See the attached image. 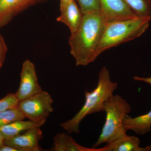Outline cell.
<instances>
[{
	"label": "cell",
	"instance_id": "9a60e30c",
	"mask_svg": "<svg viewBox=\"0 0 151 151\" xmlns=\"http://www.w3.org/2000/svg\"><path fill=\"white\" fill-rule=\"evenodd\" d=\"M130 8L140 17L151 18L150 0H124Z\"/></svg>",
	"mask_w": 151,
	"mask_h": 151
},
{
	"label": "cell",
	"instance_id": "ffe728a7",
	"mask_svg": "<svg viewBox=\"0 0 151 151\" xmlns=\"http://www.w3.org/2000/svg\"><path fill=\"white\" fill-rule=\"evenodd\" d=\"M133 78L135 81H142V82L147 83V84L151 85V77H142L138 76H134L133 77Z\"/></svg>",
	"mask_w": 151,
	"mask_h": 151
},
{
	"label": "cell",
	"instance_id": "603a6c76",
	"mask_svg": "<svg viewBox=\"0 0 151 151\" xmlns=\"http://www.w3.org/2000/svg\"><path fill=\"white\" fill-rule=\"evenodd\" d=\"M72 0H60V7L63 6L65 4L69 2Z\"/></svg>",
	"mask_w": 151,
	"mask_h": 151
},
{
	"label": "cell",
	"instance_id": "44dd1931",
	"mask_svg": "<svg viewBox=\"0 0 151 151\" xmlns=\"http://www.w3.org/2000/svg\"><path fill=\"white\" fill-rule=\"evenodd\" d=\"M0 151H20L18 149L4 144L0 147Z\"/></svg>",
	"mask_w": 151,
	"mask_h": 151
},
{
	"label": "cell",
	"instance_id": "5bb4252c",
	"mask_svg": "<svg viewBox=\"0 0 151 151\" xmlns=\"http://www.w3.org/2000/svg\"><path fill=\"white\" fill-rule=\"evenodd\" d=\"M54 151H100V149L89 148L78 145L66 133H58L53 138Z\"/></svg>",
	"mask_w": 151,
	"mask_h": 151
},
{
	"label": "cell",
	"instance_id": "ba28073f",
	"mask_svg": "<svg viewBox=\"0 0 151 151\" xmlns=\"http://www.w3.org/2000/svg\"><path fill=\"white\" fill-rule=\"evenodd\" d=\"M43 138L40 127L34 128L13 137L6 139L4 144L14 147L20 151H41L39 142Z\"/></svg>",
	"mask_w": 151,
	"mask_h": 151
},
{
	"label": "cell",
	"instance_id": "e0dca14e",
	"mask_svg": "<svg viewBox=\"0 0 151 151\" xmlns=\"http://www.w3.org/2000/svg\"><path fill=\"white\" fill-rule=\"evenodd\" d=\"M77 1L79 8L83 14L100 11V0H77Z\"/></svg>",
	"mask_w": 151,
	"mask_h": 151
},
{
	"label": "cell",
	"instance_id": "7402d4cb",
	"mask_svg": "<svg viewBox=\"0 0 151 151\" xmlns=\"http://www.w3.org/2000/svg\"><path fill=\"white\" fill-rule=\"evenodd\" d=\"M5 140V139L4 137L1 132L0 131V147L4 145Z\"/></svg>",
	"mask_w": 151,
	"mask_h": 151
},
{
	"label": "cell",
	"instance_id": "52a82bcc",
	"mask_svg": "<svg viewBox=\"0 0 151 151\" xmlns=\"http://www.w3.org/2000/svg\"><path fill=\"white\" fill-rule=\"evenodd\" d=\"M100 12L108 23L139 17L124 0H100Z\"/></svg>",
	"mask_w": 151,
	"mask_h": 151
},
{
	"label": "cell",
	"instance_id": "4fadbf2b",
	"mask_svg": "<svg viewBox=\"0 0 151 151\" xmlns=\"http://www.w3.org/2000/svg\"><path fill=\"white\" fill-rule=\"evenodd\" d=\"M45 122L36 123L30 120L28 121L21 120L0 127V131L6 139L20 134L28 130L41 127L44 125Z\"/></svg>",
	"mask_w": 151,
	"mask_h": 151
},
{
	"label": "cell",
	"instance_id": "9c48e42d",
	"mask_svg": "<svg viewBox=\"0 0 151 151\" xmlns=\"http://www.w3.org/2000/svg\"><path fill=\"white\" fill-rule=\"evenodd\" d=\"M47 0H0V29L30 7Z\"/></svg>",
	"mask_w": 151,
	"mask_h": 151
},
{
	"label": "cell",
	"instance_id": "5b68a950",
	"mask_svg": "<svg viewBox=\"0 0 151 151\" xmlns=\"http://www.w3.org/2000/svg\"><path fill=\"white\" fill-rule=\"evenodd\" d=\"M53 100L51 95L43 91L19 102L18 108L25 118L32 122L39 123L46 122L53 111Z\"/></svg>",
	"mask_w": 151,
	"mask_h": 151
},
{
	"label": "cell",
	"instance_id": "8fae6325",
	"mask_svg": "<svg viewBox=\"0 0 151 151\" xmlns=\"http://www.w3.org/2000/svg\"><path fill=\"white\" fill-rule=\"evenodd\" d=\"M139 139L134 136H127L107 144L100 151H150L151 146L140 147Z\"/></svg>",
	"mask_w": 151,
	"mask_h": 151
},
{
	"label": "cell",
	"instance_id": "cb8c5ba5",
	"mask_svg": "<svg viewBox=\"0 0 151 151\" xmlns=\"http://www.w3.org/2000/svg\"><path fill=\"white\" fill-rule=\"evenodd\" d=\"M3 37L1 35H0V40H1L3 38Z\"/></svg>",
	"mask_w": 151,
	"mask_h": 151
},
{
	"label": "cell",
	"instance_id": "3957f363",
	"mask_svg": "<svg viewBox=\"0 0 151 151\" xmlns=\"http://www.w3.org/2000/svg\"><path fill=\"white\" fill-rule=\"evenodd\" d=\"M151 20V17H138L108 23L97 49V57L107 50L139 37L148 28Z\"/></svg>",
	"mask_w": 151,
	"mask_h": 151
},
{
	"label": "cell",
	"instance_id": "6da1fadb",
	"mask_svg": "<svg viewBox=\"0 0 151 151\" xmlns=\"http://www.w3.org/2000/svg\"><path fill=\"white\" fill-rule=\"evenodd\" d=\"M108 23L101 12L83 14L79 28L70 34V53L77 66H86L97 59V50Z\"/></svg>",
	"mask_w": 151,
	"mask_h": 151
},
{
	"label": "cell",
	"instance_id": "7c38bea8",
	"mask_svg": "<svg viewBox=\"0 0 151 151\" xmlns=\"http://www.w3.org/2000/svg\"><path fill=\"white\" fill-rule=\"evenodd\" d=\"M123 125L126 131L132 130L138 134L144 135L149 133L151 130V110L146 114L135 118L126 115Z\"/></svg>",
	"mask_w": 151,
	"mask_h": 151
},
{
	"label": "cell",
	"instance_id": "277c9868",
	"mask_svg": "<svg viewBox=\"0 0 151 151\" xmlns=\"http://www.w3.org/2000/svg\"><path fill=\"white\" fill-rule=\"evenodd\" d=\"M131 105L119 95H112L105 102L104 112L105 122L98 140L93 145L96 148L102 144H108L127 136L123 121L132 111Z\"/></svg>",
	"mask_w": 151,
	"mask_h": 151
},
{
	"label": "cell",
	"instance_id": "7a4b0ae2",
	"mask_svg": "<svg viewBox=\"0 0 151 151\" xmlns=\"http://www.w3.org/2000/svg\"><path fill=\"white\" fill-rule=\"evenodd\" d=\"M118 87L117 82L111 81L108 69L106 67L102 68L98 75L97 87L91 92H85V102L82 108L72 119L61 123L60 127L68 134H78L79 125L86 116L104 112L105 102L113 95Z\"/></svg>",
	"mask_w": 151,
	"mask_h": 151
},
{
	"label": "cell",
	"instance_id": "2e32d148",
	"mask_svg": "<svg viewBox=\"0 0 151 151\" xmlns=\"http://www.w3.org/2000/svg\"><path fill=\"white\" fill-rule=\"evenodd\" d=\"M25 119L17 107L9 108L0 112V127Z\"/></svg>",
	"mask_w": 151,
	"mask_h": 151
},
{
	"label": "cell",
	"instance_id": "ac0fdd59",
	"mask_svg": "<svg viewBox=\"0 0 151 151\" xmlns=\"http://www.w3.org/2000/svg\"><path fill=\"white\" fill-rule=\"evenodd\" d=\"M19 102L15 94L9 93L0 100V112L9 108L17 107Z\"/></svg>",
	"mask_w": 151,
	"mask_h": 151
},
{
	"label": "cell",
	"instance_id": "8992f818",
	"mask_svg": "<svg viewBox=\"0 0 151 151\" xmlns=\"http://www.w3.org/2000/svg\"><path fill=\"white\" fill-rule=\"evenodd\" d=\"M42 91L38 82L35 66L27 60L23 63L20 73V82L15 93L19 101L27 99Z\"/></svg>",
	"mask_w": 151,
	"mask_h": 151
},
{
	"label": "cell",
	"instance_id": "30bf717a",
	"mask_svg": "<svg viewBox=\"0 0 151 151\" xmlns=\"http://www.w3.org/2000/svg\"><path fill=\"white\" fill-rule=\"evenodd\" d=\"M60 14L57 21L64 24L70 30V34L76 32L80 26L83 14L75 0H72L65 5L60 7Z\"/></svg>",
	"mask_w": 151,
	"mask_h": 151
},
{
	"label": "cell",
	"instance_id": "d6986e66",
	"mask_svg": "<svg viewBox=\"0 0 151 151\" xmlns=\"http://www.w3.org/2000/svg\"><path fill=\"white\" fill-rule=\"evenodd\" d=\"M7 47L4 38L0 40V68L2 66L5 59Z\"/></svg>",
	"mask_w": 151,
	"mask_h": 151
}]
</instances>
